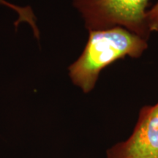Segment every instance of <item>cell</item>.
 I'll use <instances>...</instances> for the list:
<instances>
[{
	"label": "cell",
	"instance_id": "3",
	"mask_svg": "<svg viewBox=\"0 0 158 158\" xmlns=\"http://www.w3.org/2000/svg\"><path fill=\"white\" fill-rule=\"evenodd\" d=\"M107 158H158V102L144 106L129 138L113 146Z\"/></svg>",
	"mask_w": 158,
	"mask_h": 158
},
{
	"label": "cell",
	"instance_id": "1",
	"mask_svg": "<svg viewBox=\"0 0 158 158\" xmlns=\"http://www.w3.org/2000/svg\"><path fill=\"white\" fill-rule=\"evenodd\" d=\"M82 54L69 67V76L84 93L94 89L102 70L125 57L139 58L148 48L147 40L122 27L89 31Z\"/></svg>",
	"mask_w": 158,
	"mask_h": 158
},
{
	"label": "cell",
	"instance_id": "4",
	"mask_svg": "<svg viewBox=\"0 0 158 158\" xmlns=\"http://www.w3.org/2000/svg\"><path fill=\"white\" fill-rule=\"evenodd\" d=\"M0 5H5L9 7L19 14V18L17 19V22L15 25L18 26L21 22H27L29 25H33L35 22V16L32 10L29 7H19L12 4L6 0H0Z\"/></svg>",
	"mask_w": 158,
	"mask_h": 158
},
{
	"label": "cell",
	"instance_id": "2",
	"mask_svg": "<svg viewBox=\"0 0 158 158\" xmlns=\"http://www.w3.org/2000/svg\"><path fill=\"white\" fill-rule=\"evenodd\" d=\"M149 0H72L89 31L122 27L148 40Z\"/></svg>",
	"mask_w": 158,
	"mask_h": 158
},
{
	"label": "cell",
	"instance_id": "5",
	"mask_svg": "<svg viewBox=\"0 0 158 158\" xmlns=\"http://www.w3.org/2000/svg\"><path fill=\"white\" fill-rule=\"evenodd\" d=\"M147 17L150 31H158V2L151 9L148 10Z\"/></svg>",
	"mask_w": 158,
	"mask_h": 158
}]
</instances>
